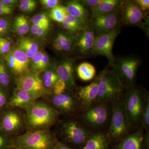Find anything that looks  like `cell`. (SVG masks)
Listing matches in <instances>:
<instances>
[{"mask_svg":"<svg viewBox=\"0 0 149 149\" xmlns=\"http://www.w3.org/2000/svg\"><path fill=\"white\" fill-rule=\"evenodd\" d=\"M55 125L54 131L58 141L73 149H83L93 132L83 125L77 117L60 118Z\"/></svg>","mask_w":149,"mask_h":149,"instance_id":"obj_1","label":"cell"},{"mask_svg":"<svg viewBox=\"0 0 149 149\" xmlns=\"http://www.w3.org/2000/svg\"><path fill=\"white\" fill-rule=\"evenodd\" d=\"M25 131L51 129L60 118L59 114L44 100H38L24 111Z\"/></svg>","mask_w":149,"mask_h":149,"instance_id":"obj_2","label":"cell"},{"mask_svg":"<svg viewBox=\"0 0 149 149\" xmlns=\"http://www.w3.org/2000/svg\"><path fill=\"white\" fill-rule=\"evenodd\" d=\"M131 130H136L141 127L142 113L147 100L148 91L141 85H136L124 91L121 97Z\"/></svg>","mask_w":149,"mask_h":149,"instance_id":"obj_3","label":"cell"},{"mask_svg":"<svg viewBox=\"0 0 149 149\" xmlns=\"http://www.w3.org/2000/svg\"><path fill=\"white\" fill-rule=\"evenodd\" d=\"M112 109V103L97 102L81 111L77 118L93 132H107L110 123Z\"/></svg>","mask_w":149,"mask_h":149,"instance_id":"obj_4","label":"cell"},{"mask_svg":"<svg viewBox=\"0 0 149 149\" xmlns=\"http://www.w3.org/2000/svg\"><path fill=\"white\" fill-rule=\"evenodd\" d=\"M13 140L14 147L21 149H54L58 141L52 129L25 131Z\"/></svg>","mask_w":149,"mask_h":149,"instance_id":"obj_5","label":"cell"},{"mask_svg":"<svg viewBox=\"0 0 149 149\" xmlns=\"http://www.w3.org/2000/svg\"><path fill=\"white\" fill-rule=\"evenodd\" d=\"M141 63V58L136 55L115 57L111 70L120 80L125 91L136 85V75Z\"/></svg>","mask_w":149,"mask_h":149,"instance_id":"obj_6","label":"cell"},{"mask_svg":"<svg viewBox=\"0 0 149 149\" xmlns=\"http://www.w3.org/2000/svg\"><path fill=\"white\" fill-rule=\"evenodd\" d=\"M112 104L111 119L106 132L113 145L130 134L132 130L121 97Z\"/></svg>","mask_w":149,"mask_h":149,"instance_id":"obj_7","label":"cell"},{"mask_svg":"<svg viewBox=\"0 0 149 149\" xmlns=\"http://www.w3.org/2000/svg\"><path fill=\"white\" fill-rule=\"evenodd\" d=\"M97 76L99 92L97 102L112 103L120 98L125 90L111 70L105 68Z\"/></svg>","mask_w":149,"mask_h":149,"instance_id":"obj_8","label":"cell"},{"mask_svg":"<svg viewBox=\"0 0 149 149\" xmlns=\"http://www.w3.org/2000/svg\"><path fill=\"white\" fill-rule=\"evenodd\" d=\"M43 100L62 117H77L81 108L74 91H67L58 95H47Z\"/></svg>","mask_w":149,"mask_h":149,"instance_id":"obj_9","label":"cell"},{"mask_svg":"<svg viewBox=\"0 0 149 149\" xmlns=\"http://www.w3.org/2000/svg\"><path fill=\"white\" fill-rule=\"evenodd\" d=\"M0 130L13 137L25 132L24 111L7 107L0 117Z\"/></svg>","mask_w":149,"mask_h":149,"instance_id":"obj_10","label":"cell"},{"mask_svg":"<svg viewBox=\"0 0 149 149\" xmlns=\"http://www.w3.org/2000/svg\"><path fill=\"white\" fill-rule=\"evenodd\" d=\"M122 25L120 9L111 13L91 17L88 24L95 36L108 33Z\"/></svg>","mask_w":149,"mask_h":149,"instance_id":"obj_11","label":"cell"},{"mask_svg":"<svg viewBox=\"0 0 149 149\" xmlns=\"http://www.w3.org/2000/svg\"><path fill=\"white\" fill-rule=\"evenodd\" d=\"M120 10L122 25L146 28L148 24L147 12L141 10L135 1H122Z\"/></svg>","mask_w":149,"mask_h":149,"instance_id":"obj_12","label":"cell"},{"mask_svg":"<svg viewBox=\"0 0 149 149\" xmlns=\"http://www.w3.org/2000/svg\"><path fill=\"white\" fill-rule=\"evenodd\" d=\"M121 32V27L111 32L95 36L93 55L106 57L110 66L114 63L115 57L113 54L112 49L115 40Z\"/></svg>","mask_w":149,"mask_h":149,"instance_id":"obj_13","label":"cell"},{"mask_svg":"<svg viewBox=\"0 0 149 149\" xmlns=\"http://www.w3.org/2000/svg\"><path fill=\"white\" fill-rule=\"evenodd\" d=\"M15 88L26 91L38 99L47 95L39 72L30 71L15 78Z\"/></svg>","mask_w":149,"mask_h":149,"instance_id":"obj_14","label":"cell"},{"mask_svg":"<svg viewBox=\"0 0 149 149\" xmlns=\"http://www.w3.org/2000/svg\"><path fill=\"white\" fill-rule=\"evenodd\" d=\"M111 149H149V130L139 128L113 145Z\"/></svg>","mask_w":149,"mask_h":149,"instance_id":"obj_15","label":"cell"},{"mask_svg":"<svg viewBox=\"0 0 149 149\" xmlns=\"http://www.w3.org/2000/svg\"><path fill=\"white\" fill-rule=\"evenodd\" d=\"M99 83V77L97 75L91 84L83 87H77L75 89L74 93L80 104L81 111L97 102Z\"/></svg>","mask_w":149,"mask_h":149,"instance_id":"obj_16","label":"cell"},{"mask_svg":"<svg viewBox=\"0 0 149 149\" xmlns=\"http://www.w3.org/2000/svg\"><path fill=\"white\" fill-rule=\"evenodd\" d=\"M95 36L88 26L77 33L74 49L80 58H84L93 55Z\"/></svg>","mask_w":149,"mask_h":149,"instance_id":"obj_17","label":"cell"},{"mask_svg":"<svg viewBox=\"0 0 149 149\" xmlns=\"http://www.w3.org/2000/svg\"><path fill=\"white\" fill-rule=\"evenodd\" d=\"M54 69L59 77L65 83L67 90L73 92L75 91L77 87L74 64L72 60H62L57 63Z\"/></svg>","mask_w":149,"mask_h":149,"instance_id":"obj_18","label":"cell"},{"mask_svg":"<svg viewBox=\"0 0 149 149\" xmlns=\"http://www.w3.org/2000/svg\"><path fill=\"white\" fill-rule=\"evenodd\" d=\"M43 72L44 73L42 75L40 74V76L47 95H58L67 91L65 83L59 77L54 68Z\"/></svg>","mask_w":149,"mask_h":149,"instance_id":"obj_19","label":"cell"},{"mask_svg":"<svg viewBox=\"0 0 149 149\" xmlns=\"http://www.w3.org/2000/svg\"><path fill=\"white\" fill-rule=\"evenodd\" d=\"M38 99L28 92L15 88L9 99L8 107L24 111Z\"/></svg>","mask_w":149,"mask_h":149,"instance_id":"obj_20","label":"cell"},{"mask_svg":"<svg viewBox=\"0 0 149 149\" xmlns=\"http://www.w3.org/2000/svg\"><path fill=\"white\" fill-rule=\"evenodd\" d=\"M77 34L63 31L58 32L54 38L53 43L54 49L58 52H71L75 48Z\"/></svg>","mask_w":149,"mask_h":149,"instance_id":"obj_21","label":"cell"},{"mask_svg":"<svg viewBox=\"0 0 149 149\" xmlns=\"http://www.w3.org/2000/svg\"><path fill=\"white\" fill-rule=\"evenodd\" d=\"M112 146L106 132L96 131L91 133L83 149H111Z\"/></svg>","mask_w":149,"mask_h":149,"instance_id":"obj_22","label":"cell"},{"mask_svg":"<svg viewBox=\"0 0 149 149\" xmlns=\"http://www.w3.org/2000/svg\"><path fill=\"white\" fill-rule=\"evenodd\" d=\"M65 7L68 15L79 19L88 26L90 19V13L80 1H70L68 2Z\"/></svg>","mask_w":149,"mask_h":149,"instance_id":"obj_23","label":"cell"},{"mask_svg":"<svg viewBox=\"0 0 149 149\" xmlns=\"http://www.w3.org/2000/svg\"><path fill=\"white\" fill-rule=\"evenodd\" d=\"M122 0H103L98 6L90 9V18L111 13L120 9Z\"/></svg>","mask_w":149,"mask_h":149,"instance_id":"obj_24","label":"cell"},{"mask_svg":"<svg viewBox=\"0 0 149 149\" xmlns=\"http://www.w3.org/2000/svg\"><path fill=\"white\" fill-rule=\"evenodd\" d=\"M76 72L78 78L84 82L93 80L96 77L95 68L88 62H83L77 66Z\"/></svg>","mask_w":149,"mask_h":149,"instance_id":"obj_25","label":"cell"},{"mask_svg":"<svg viewBox=\"0 0 149 149\" xmlns=\"http://www.w3.org/2000/svg\"><path fill=\"white\" fill-rule=\"evenodd\" d=\"M18 49L26 54L29 59L38 52L39 45L34 40L29 37H23L19 39Z\"/></svg>","mask_w":149,"mask_h":149,"instance_id":"obj_26","label":"cell"},{"mask_svg":"<svg viewBox=\"0 0 149 149\" xmlns=\"http://www.w3.org/2000/svg\"><path fill=\"white\" fill-rule=\"evenodd\" d=\"M12 52L18 66L20 77L31 71L29 68L30 59L26 54L18 48L14 50Z\"/></svg>","mask_w":149,"mask_h":149,"instance_id":"obj_27","label":"cell"},{"mask_svg":"<svg viewBox=\"0 0 149 149\" xmlns=\"http://www.w3.org/2000/svg\"><path fill=\"white\" fill-rule=\"evenodd\" d=\"M13 28L18 35H23L27 34L29 29V22L27 17L23 15L16 17L14 22Z\"/></svg>","mask_w":149,"mask_h":149,"instance_id":"obj_28","label":"cell"},{"mask_svg":"<svg viewBox=\"0 0 149 149\" xmlns=\"http://www.w3.org/2000/svg\"><path fill=\"white\" fill-rule=\"evenodd\" d=\"M68 14L65 6L59 5L51 9L49 16L51 19L61 23Z\"/></svg>","mask_w":149,"mask_h":149,"instance_id":"obj_29","label":"cell"},{"mask_svg":"<svg viewBox=\"0 0 149 149\" xmlns=\"http://www.w3.org/2000/svg\"><path fill=\"white\" fill-rule=\"evenodd\" d=\"M15 80L12 78L6 68L2 62H0V85L3 88H8L10 86Z\"/></svg>","mask_w":149,"mask_h":149,"instance_id":"obj_30","label":"cell"},{"mask_svg":"<svg viewBox=\"0 0 149 149\" xmlns=\"http://www.w3.org/2000/svg\"><path fill=\"white\" fill-rule=\"evenodd\" d=\"M6 60L12 73L14 76L15 78L20 77L18 66L14 57L12 51L8 52L6 56Z\"/></svg>","mask_w":149,"mask_h":149,"instance_id":"obj_31","label":"cell"},{"mask_svg":"<svg viewBox=\"0 0 149 149\" xmlns=\"http://www.w3.org/2000/svg\"><path fill=\"white\" fill-rule=\"evenodd\" d=\"M13 138L0 130V149H12L14 147Z\"/></svg>","mask_w":149,"mask_h":149,"instance_id":"obj_32","label":"cell"},{"mask_svg":"<svg viewBox=\"0 0 149 149\" xmlns=\"http://www.w3.org/2000/svg\"><path fill=\"white\" fill-rule=\"evenodd\" d=\"M140 128L144 130H149V99L147 100L142 113Z\"/></svg>","mask_w":149,"mask_h":149,"instance_id":"obj_33","label":"cell"},{"mask_svg":"<svg viewBox=\"0 0 149 149\" xmlns=\"http://www.w3.org/2000/svg\"><path fill=\"white\" fill-rule=\"evenodd\" d=\"M36 2L33 0H22L19 1V8L24 12H31L36 8Z\"/></svg>","mask_w":149,"mask_h":149,"instance_id":"obj_34","label":"cell"},{"mask_svg":"<svg viewBox=\"0 0 149 149\" xmlns=\"http://www.w3.org/2000/svg\"><path fill=\"white\" fill-rule=\"evenodd\" d=\"M44 53L41 51H38L34 55L31 59V65L30 70L32 72H37V68L42 61V59L44 55Z\"/></svg>","mask_w":149,"mask_h":149,"instance_id":"obj_35","label":"cell"},{"mask_svg":"<svg viewBox=\"0 0 149 149\" xmlns=\"http://www.w3.org/2000/svg\"><path fill=\"white\" fill-rule=\"evenodd\" d=\"M33 24H43L49 25V19L45 14H39L36 15L31 19Z\"/></svg>","mask_w":149,"mask_h":149,"instance_id":"obj_36","label":"cell"},{"mask_svg":"<svg viewBox=\"0 0 149 149\" xmlns=\"http://www.w3.org/2000/svg\"><path fill=\"white\" fill-rule=\"evenodd\" d=\"M10 46L9 41L0 36V53L4 54L9 52Z\"/></svg>","mask_w":149,"mask_h":149,"instance_id":"obj_37","label":"cell"},{"mask_svg":"<svg viewBox=\"0 0 149 149\" xmlns=\"http://www.w3.org/2000/svg\"><path fill=\"white\" fill-rule=\"evenodd\" d=\"M9 97L5 91L0 88V109L7 107Z\"/></svg>","mask_w":149,"mask_h":149,"instance_id":"obj_38","label":"cell"},{"mask_svg":"<svg viewBox=\"0 0 149 149\" xmlns=\"http://www.w3.org/2000/svg\"><path fill=\"white\" fill-rule=\"evenodd\" d=\"M103 0H83L80 2L88 10L94 8L102 2Z\"/></svg>","mask_w":149,"mask_h":149,"instance_id":"obj_39","label":"cell"},{"mask_svg":"<svg viewBox=\"0 0 149 149\" xmlns=\"http://www.w3.org/2000/svg\"><path fill=\"white\" fill-rule=\"evenodd\" d=\"M49 56L46 54H44L42 61L39 65L36 72L41 73V72L47 70V68L49 66Z\"/></svg>","mask_w":149,"mask_h":149,"instance_id":"obj_40","label":"cell"},{"mask_svg":"<svg viewBox=\"0 0 149 149\" xmlns=\"http://www.w3.org/2000/svg\"><path fill=\"white\" fill-rule=\"evenodd\" d=\"M10 23L8 19L0 18V36L6 34L9 29Z\"/></svg>","mask_w":149,"mask_h":149,"instance_id":"obj_41","label":"cell"},{"mask_svg":"<svg viewBox=\"0 0 149 149\" xmlns=\"http://www.w3.org/2000/svg\"><path fill=\"white\" fill-rule=\"evenodd\" d=\"M40 2L47 8L52 9L59 6L60 1L58 0H42Z\"/></svg>","mask_w":149,"mask_h":149,"instance_id":"obj_42","label":"cell"},{"mask_svg":"<svg viewBox=\"0 0 149 149\" xmlns=\"http://www.w3.org/2000/svg\"><path fill=\"white\" fill-rule=\"evenodd\" d=\"M137 5L144 12H147L149 9V0H135Z\"/></svg>","mask_w":149,"mask_h":149,"instance_id":"obj_43","label":"cell"},{"mask_svg":"<svg viewBox=\"0 0 149 149\" xmlns=\"http://www.w3.org/2000/svg\"><path fill=\"white\" fill-rule=\"evenodd\" d=\"M49 26H45L42 27L38 31L35 36L38 37H45L49 31Z\"/></svg>","mask_w":149,"mask_h":149,"instance_id":"obj_44","label":"cell"},{"mask_svg":"<svg viewBox=\"0 0 149 149\" xmlns=\"http://www.w3.org/2000/svg\"><path fill=\"white\" fill-rule=\"evenodd\" d=\"M45 26L49 25H43V24H33L31 27V32L33 35H36L38 31L42 27Z\"/></svg>","mask_w":149,"mask_h":149,"instance_id":"obj_45","label":"cell"},{"mask_svg":"<svg viewBox=\"0 0 149 149\" xmlns=\"http://www.w3.org/2000/svg\"><path fill=\"white\" fill-rule=\"evenodd\" d=\"M54 149H73L67 146L62 142L60 141H58L56 145L54 148Z\"/></svg>","mask_w":149,"mask_h":149,"instance_id":"obj_46","label":"cell"},{"mask_svg":"<svg viewBox=\"0 0 149 149\" xmlns=\"http://www.w3.org/2000/svg\"><path fill=\"white\" fill-rule=\"evenodd\" d=\"M13 8L0 9V16L8 15L12 13Z\"/></svg>","mask_w":149,"mask_h":149,"instance_id":"obj_47","label":"cell"},{"mask_svg":"<svg viewBox=\"0 0 149 149\" xmlns=\"http://www.w3.org/2000/svg\"><path fill=\"white\" fill-rule=\"evenodd\" d=\"M1 1L12 8L13 6L15 5L17 3V1L16 0H1Z\"/></svg>","mask_w":149,"mask_h":149,"instance_id":"obj_48","label":"cell"},{"mask_svg":"<svg viewBox=\"0 0 149 149\" xmlns=\"http://www.w3.org/2000/svg\"><path fill=\"white\" fill-rule=\"evenodd\" d=\"M12 8L10 7L9 6L7 5L6 4L0 1V9H9Z\"/></svg>","mask_w":149,"mask_h":149,"instance_id":"obj_49","label":"cell"},{"mask_svg":"<svg viewBox=\"0 0 149 149\" xmlns=\"http://www.w3.org/2000/svg\"><path fill=\"white\" fill-rule=\"evenodd\" d=\"M12 149H21L17 148H12Z\"/></svg>","mask_w":149,"mask_h":149,"instance_id":"obj_50","label":"cell"},{"mask_svg":"<svg viewBox=\"0 0 149 149\" xmlns=\"http://www.w3.org/2000/svg\"></svg>","mask_w":149,"mask_h":149,"instance_id":"obj_51","label":"cell"}]
</instances>
